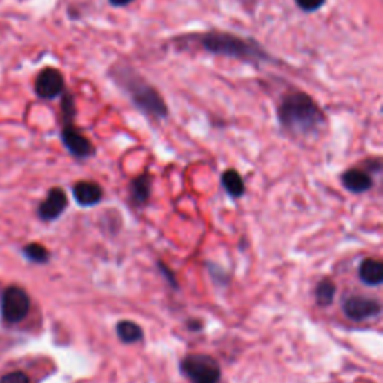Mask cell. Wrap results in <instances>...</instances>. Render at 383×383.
Instances as JSON below:
<instances>
[{
    "mask_svg": "<svg viewBox=\"0 0 383 383\" xmlns=\"http://www.w3.org/2000/svg\"><path fill=\"white\" fill-rule=\"evenodd\" d=\"M282 128L297 138H311L322 130L325 114L307 93H289L277 110Z\"/></svg>",
    "mask_w": 383,
    "mask_h": 383,
    "instance_id": "cell-1",
    "label": "cell"
},
{
    "mask_svg": "<svg viewBox=\"0 0 383 383\" xmlns=\"http://www.w3.org/2000/svg\"><path fill=\"white\" fill-rule=\"evenodd\" d=\"M111 77L124 92H126L130 99L138 108L146 112L147 115L156 119H165L168 115V106L164 97L156 90L153 86H150L144 78L137 74L129 66L117 65L111 69Z\"/></svg>",
    "mask_w": 383,
    "mask_h": 383,
    "instance_id": "cell-2",
    "label": "cell"
},
{
    "mask_svg": "<svg viewBox=\"0 0 383 383\" xmlns=\"http://www.w3.org/2000/svg\"><path fill=\"white\" fill-rule=\"evenodd\" d=\"M201 46L206 51L217 56L247 61H264L270 59V56L259 46H256L253 41L243 39L233 33H207L201 38Z\"/></svg>",
    "mask_w": 383,
    "mask_h": 383,
    "instance_id": "cell-3",
    "label": "cell"
},
{
    "mask_svg": "<svg viewBox=\"0 0 383 383\" xmlns=\"http://www.w3.org/2000/svg\"><path fill=\"white\" fill-rule=\"evenodd\" d=\"M180 371L189 383H222L219 362L207 353H190L180 362Z\"/></svg>",
    "mask_w": 383,
    "mask_h": 383,
    "instance_id": "cell-4",
    "label": "cell"
},
{
    "mask_svg": "<svg viewBox=\"0 0 383 383\" xmlns=\"http://www.w3.org/2000/svg\"><path fill=\"white\" fill-rule=\"evenodd\" d=\"M30 298L24 289L19 286H10L3 291L0 298V311L2 317L10 324H19L29 315Z\"/></svg>",
    "mask_w": 383,
    "mask_h": 383,
    "instance_id": "cell-5",
    "label": "cell"
},
{
    "mask_svg": "<svg viewBox=\"0 0 383 383\" xmlns=\"http://www.w3.org/2000/svg\"><path fill=\"white\" fill-rule=\"evenodd\" d=\"M342 310L347 319L353 322H364L382 313L380 301L365 295H347L342 299Z\"/></svg>",
    "mask_w": 383,
    "mask_h": 383,
    "instance_id": "cell-6",
    "label": "cell"
},
{
    "mask_svg": "<svg viewBox=\"0 0 383 383\" xmlns=\"http://www.w3.org/2000/svg\"><path fill=\"white\" fill-rule=\"evenodd\" d=\"M61 141L70 155L77 159H88L95 156L96 148L75 126L74 121H66L61 129Z\"/></svg>",
    "mask_w": 383,
    "mask_h": 383,
    "instance_id": "cell-7",
    "label": "cell"
},
{
    "mask_svg": "<svg viewBox=\"0 0 383 383\" xmlns=\"http://www.w3.org/2000/svg\"><path fill=\"white\" fill-rule=\"evenodd\" d=\"M35 92L41 99H56L65 92V78L59 69H42L35 81Z\"/></svg>",
    "mask_w": 383,
    "mask_h": 383,
    "instance_id": "cell-8",
    "label": "cell"
},
{
    "mask_svg": "<svg viewBox=\"0 0 383 383\" xmlns=\"http://www.w3.org/2000/svg\"><path fill=\"white\" fill-rule=\"evenodd\" d=\"M66 207H68L66 193L61 190L60 187H55V189H51L48 192L47 198L39 204L38 216L43 222H52L63 215Z\"/></svg>",
    "mask_w": 383,
    "mask_h": 383,
    "instance_id": "cell-9",
    "label": "cell"
},
{
    "mask_svg": "<svg viewBox=\"0 0 383 383\" xmlns=\"http://www.w3.org/2000/svg\"><path fill=\"white\" fill-rule=\"evenodd\" d=\"M74 198L77 201L78 206L81 207H95L99 204L104 198V190L102 187L93 183V181H78L72 187Z\"/></svg>",
    "mask_w": 383,
    "mask_h": 383,
    "instance_id": "cell-10",
    "label": "cell"
},
{
    "mask_svg": "<svg viewBox=\"0 0 383 383\" xmlns=\"http://www.w3.org/2000/svg\"><path fill=\"white\" fill-rule=\"evenodd\" d=\"M342 184L346 190L352 193H365L373 187V180L365 171L352 168L342 174Z\"/></svg>",
    "mask_w": 383,
    "mask_h": 383,
    "instance_id": "cell-11",
    "label": "cell"
},
{
    "mask_svg": "<svg viewBox=\"0 0 383 383\" xmlns=\"http://www.w3.org/2000/svg\"><path fill=\"white\" fill-rule=\"evenodd\" d=\"M360 280L367 286H380L383 282V264L377 259H364L358 268Z\"/></svg>",
    "mask_w": 383,
    "mask_h": 383,
    "instance_id": "cell-12",
    "label": "cell"
},
{
    "mask_svg": "<svg viewBox=\"0 0 383 383\" xmlns=\"http://www.w3.org/2000/svg\"><path fill=\"white\" fill-rule=\"evenodd\" d=\"M151 184H153V177H151L148 173L141 174L139 177L133 178L130 183V199L138 204V206H142L150 199L151 195Z\"/></svg>",
    "mask_w": 383,
    "mask_h": 383,
    "instance_id": "cell-13",
    "label": "cell"
},
{
    "mask_svg": "<svg viewBox=\"0 0 383 383\" xmlns=\"http://www.w3.org/2000/svg\"><path fill=\"white\" fill-rule=\"evenodd\" d=\"M115 333H117L119 340L124 344L138 343L144 338L142 328L138 324L132 322V320H120V322L115 325Z\"/></svg>",
    "mask_w": 383,
    "mask_h": 383,
    "instance_id": "cell-14",
    "label": "cell"
},
{
    "mask_svg": "<svg viewBox=\"0 0 383 383\" xmlns=\"http://www.w3.org/2000/svg\"><path fill=\"white\" fill-rule=\"evenodd\" d=\"M222 186L226 190L229 197L233 198H242L246 193V184L243 177L238 174L235 169H226V171L222 174Z\"/></svg>",
    "mask_w": 383,
    "mask_h": 383,
    "instance_id": "cell-15",
    "label": "cell"
},
{
    "mask_svg": "<svg viewBox=\"0 0 383 383\" xmlns=\"http://www.w3.org/2000/svg\"><path fill=\"white\" fill-rule=\"evenodd\" d=\"M335 292H337V286L329 280V279H324L320 280L319 284L315 289V298L316 302L320 307H328L331 306L335 298Z\"/></svg>",
    "mask_w": 383,
    "mask_h": 383,
    "instance_id": "cell-16",
    "label": "cell"
},
{
    "mask_svg": "<svg viewBox=\"0 0 383 383\" xmlns=\"http://www.w3.org/2000/svg\"><path fill=\"white\" fill-rule=\"evenodd\" d=\"M24 256L35 264H47L50 261V252L38 243H30L23 248Z\"/></svg>",
    "mask_w": 383,
    "mask_h": 383,
    "instance_id": "cell-17",
    "label": "cell"
},
{
    "mask_svg": "<svg viewBox=\"0 0 383 383\" xmlns=\"http://www.w3.org/2000/svg\"><path fill=\"white\" fill-rule=\"evenodd\" d=\"M295 2L306 12H315L325 5V0H295Z\"/></svg>",
    "mask_w": 383,
    "mask_h": 383,
    "instance_id": "cell-18",
    "label": "cell"
},
{
    "mask_svg": "<svg viewBox=\"0 0 383 383\" xmlns=\"http://www.w3.org/2000/svg\"><path fill=\"white\" fill-rule=\"evenodd\" d=\"M0 383H30L28 374H24L23 371H12L8 373L6 376L2 377Z\"/></svg>",
    "mask_w": 383,
    "mask_h": 383,
    "instance_id": "cell-19",
    "label": "cell"
},
{
    "mask_svg": "<svg viewBox=\"0 0 383 383\" xmlns=\"http://www.w3.org/2000/svg\"><path fill=\"white\" fill-rule=\"evenodd\" d=\"M159 266H160V271H162L166 275V279L169 280V283H171L174 288H178V284L175 283V277L171 274V270H169L168 266H165L162 262H159Z\"/></svg>",
    "mask_w": 383,
    "mask_h": 383,
    "instance_id": "cell-20",
    "label": "cell"
},
{
    "mask_svg": "<svg viewBox=\"0 0 383 383\" xmlns=\"http://www.w3.org/2000/svg\"><path fill=\"white\" fill-rule=\"evenodd\" d=\"M187 326H189L190 331H199V329L202 328V324L199 322V320H190V322H187Z\"/></svg>",
    "mask_w": 383,
    "mask_h": 383,
    "instance_id": "cell-21",
    "label": "cell"
},
{
    "mask_svg": "<svg viewBox=\"0 0 383 383\" xmlns=\"http://www.w3.org/2000/svg\"><path fill=\"white\" fill-rule=\"evenodd\" d=\"M108 2H110L112 6H126V5L132 3L133 0H108Z\"/></svg>",
    "mask_w": 383,
    "mask_h": 383,
    "instance_id": "cell-22",
    "label": "cell"
}]
</instances>
